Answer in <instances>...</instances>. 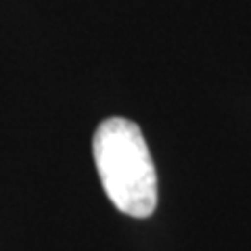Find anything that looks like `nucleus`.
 Returning a JSON list of instances; mask_svg holds the SVG:
<instances>
[{"instance_id": "nucleus-1", "label": "nucleus", "mask_w": 251, "mask_h": 251, "mask_svg": "<svg viewBox=\"0 0 251 251\" xmlns=\"http://www.w3.org/2000/svg\"><path fill=\"white\" fill-rule=\"evenodd\" d=\"M92 155L111 203L126 216L149 218L157 207V174L140 128L126 117H109L97 128Z\"/></svg>"}]
</instances>
